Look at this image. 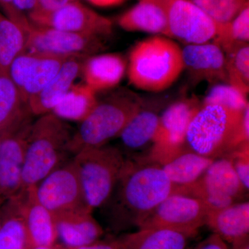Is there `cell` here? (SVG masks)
Listing matches in <instances>:
<instances>
[{"instance_id": "6da1fadb", "label": "cell", "mask_w": 249, "mask_h": 249, "mask_svg": "<svg viewBox=\"0 0 249 249\" xmlns=\"http://www.w3.org/2000/svg\"><path fill=\"white\" fill-rule=\"evenodd\" d=\"M175 191L160 162L152 157L126 159L114 191L103 207L114 230L138 228Z\"/></svg>"}, {"instance_id": "7a4b0ae2", "label": "cell", "mask_w": 249, "mask_h": 249, "mask_svg": "<svg viewBox=\"0 0 249 249\" xmlns=\"http://www.w3.org/2000/svg\"><path fill=\"white\" fill-rule=\"evenodd\" d=\"M245 142H249V105L239 111L201 104L188 126L183 150L216 160Z\"/></svg>"}, {"instance_id": "3957f363", "label": "cell", "mask_w": 249, "mask_h": 249, "mask_svg": "<svg viewBox=\"0 0 249 249\" xmlns=\"http://www.w3.org/2000/svg\"><path fill=\"white\" fill-rule=\"evenodd\" d=\"M127 60L129 85L149 92L168 89L184 71L181 47L166 36L153 35L139 41Z\"/></svg>"}, {"instance_id": "277c9868", "label": "cell", "mask_w": 249, "mask_h": 249, "mask_svg": "<svg viewBox=\"0 0 249 249\" xmlns=\"http://www.w3.org/2000/svg\"><path fill=\"white\" fill-rule=\"evenodd\" d=\"M143 98L132 90L120 88L102 100L73 132L70 152L103 146L118 138L142 106Z\"/></svg>"}, {"instance_id": "5b68a950", "label": "cell", "mask_w": 249, "mask_h": 249, "mask_svg": "<svg viewBox=\"0 0 249 249\" xmlns=\"http://www.w3.org/2000/svg\"><path fill=\"white\" fill-rule=\"evenodd\" d=\"M73 132L66 121L53 113L33 122L22 172V189L36 186L65 162Z\"/></svg>"}, {"instance_id": "8992f818", "label": "cell", "mask_w": 249, "mask_h": 249, "mask_svg": "<svg viewBox=\"0 0 249 249\" xmlns=\"http://www.w3.org/2000/svg\"><path fill=\"white\" fill-rule=\"evenodd\" d=\"M85 202L91 212L109 200L125 163L117 146L106 145L83 149L73 155Z\"/></svg>"}, {"instance_id": "52a82bcc", "label": "cell", "mask_w": 249, "mask_h": 249, "mask_svg": "<svg viewBox=\"0 0 249 249\" xmlns=\"http://www.w3.org/2000/svg\"><path fill=\"white\" fill-rule=\"evenodd\" d=\"M181 193L204 201L211 209L242 201L247 190L242 186L227 157L216 159L197 181L187 186H175Z\"/></svg>"}, {"instance_id": "ba28073f", "label": "cell", "mask_w": 249, "mask_h": 249, "mask_svg": "<svg viewBox=\"0 0 249 249\" xmlns=\"http://www.w3.org/2000/svg\"><path fill=\"white\" fill-rule=\"evenodd\" d=\"M211 210L201 199L173 193L149 214L138 229H170L196 236L198 230L206 224Z\"/></svg>"}, {"instance_id": "9c48e42d", "label": "cell", "mask_w": 249, "mask_h": 249, "mask_svg": "<svg viewBox=\"0 0 249 249\" xmlns=\"http://www.w3.org/2000/svg\"><path fill=\"white\" fill-rule=\"evenodd\" d=\"M36 190L38 200L53 215L71 211L91 212L85 202L73 159L64 162L41 180Z\"/></svg>"}, {"instance_id": "30bf717a", "label": "cell", "mask_w": 249, "mask_h": 249, "mask_svg": "<svg viewBox=\"0 0 249 249\" xmlns=\"http://www.w3.org/2000/svg\"><path fill=\"white\" fill-rule=\"evenodd\" d=\"M24 31L27 39L26 52L61 56H89L106 48L102 37L40 27L31 22Z\"/></svg>"}, {"instance_id": "8fae6325", "label": "cell", "mask_w": 249, "mask_h": 249, "mask_svg": "<svg viewBox=\"0 0 249 249\" xmlns=\"http://www.w3.org/2000/svg\"><path fill=\"white\" fill-rule=\"evenodd\" d=\"M164 9L170 38L197 45L215 38L219 25L191 0H157Z\"/></svg>"}, {"instance_id": "7c38bea8", "label": "cell", "mask_w": 249, "mask_h": 249, "mask_svg": "<svg viewBox=\"0 0 249 249\" xmlns=\"http://www.w3.org/2000/svg\"><path fill=\"white\" fill-rule=\"evenodd\" d=\"M201 106L200 101L196 96H192L180 98L165 107L160 114L152 159L160 163L183 150L188 126Z\"/></svg>"}, {"instance_id": "4fadbf2b", "label": "cell", "mask_w": 249, "mask_h": 249, "mask_svg": "<svg viewBox=\"0 0 249 249\" xmlns=\"http://www.w3.org/2000/svg\"><path fill=\"white\" fill-rule=\"evenodd\" d=\"M28 19L36 25L81 35L107 38L113 32L109 18L98 14L80 0L47 14H29Z\"/></svg>"}, {"instance_id": "5bb4252c", "label": "cell", "mask_w": 249, "mask_h": 249, "mask_svg": "<svg viewBox=\"0 0 249 249\" xmlns=\"http://www.w3.org/2000/svg\"><path fill=\"white\" fill-rule=\"evenodd\" d=\"M70 58L25 51L11 63L8 75L23 101L28 103L31 97L48 84Z\"/></svg>"}, {"instance_id": "9a60e30c", "label": "cell", "mask_w": 249, "mask_h": 249, "mask_svg": "<svg viewBox=\"0 0 249 249\" xmlns=\"http://www.w3.org/2000/svg\"><path fill=\"white\" fill-rule=\"evenodd\" d=\"M165 107V103L143 98L142 106L118 137L126 159L151 157L160 114Z\"/></svg>"}, {"instance_id": "2e32d148", "label": "cell", "mask_w": 249, "mask_h": 249, "mask_svg": "<svg viewBox=\"0 0 249 249\" xmlns=\"http://www.w3.org/2000/svg\"><path fill=\"white\" fill-rule=\"evenodd\" d=\"M31 117L6 134L0 144V202H6L22 192V172Z\"/></svg>"}, {"instance_id": "e0dca14e", "label": "cell", "mask_w": 249, "mask_h": 249, "mask_svg": "<svg viewBox=\"0 0 249 249\" xmlns=\"http://www.w3.org/2000/svg\"><path fill=\"white\" fill-rule=\"evenodd\" d=\"M36 186L23 190L14 197L25 227L29 249L51 247L58 240L54 215L38 200Z\"/></svg>"}, {"instance_id": "ac0fdd59", "label": "cell", "mask_w": 249, "mask_h": 249, "mask_svg": "<svg viewBox=\"0 0 249 249\" xmlns=\"http://www.w3.org/2000/svg\"><path fill=\"white\" fill-rule=\"evenodd\" d=\"M182 51L184 70L193 83H227L225 53L214 42L186 45Z\"/></svg>"}, {"instance_id": "d6986e66", "label": "cell", "mask_w": 249, "mask_h": 249, "mask_svg": "<svg viewBox=\"0 0 249 249\" xmlns=\"http://www.w3.org/2000/svg\"><path fill=\"white\" fill-rule=\"evenodd\" d=\"M127 66V59L121 54H93L85 59L80 75L85 84L95 92L109 91L120 84Z\"/></svg>"}, {"instance_id": "ffe728a7", "label": "cell", "mask_w": 249, "mask_h": 249, "mask_svg": "<svg viewBox=\"0 0 249 249\" xmlns=\"http://www.w3.org/2000/svg\"><path fill=\"white\" fill-rule=\"evenodd\" d=\"M87 57L73 56L69 58L48 84L29 100L28 107L32 115L42 116L53 111L74 85Z\"/></svg>"}, {"instance_id": "44dd1931", "label": "cell", "mask_w": 249, "mask_h": 249, "mask_svg": "<svg viewBox=\"0 0 249 249\" xmlns=\"http://www.w3.org/2000/svg\"><path fill=\"white\" fill-rule=\"evenodd\" d=\"M58 239L67 249H74L99 241L103 228L88 211H71L54 215Z\"/></svg>"}, {"instance_id": "7402d4cb", "label": "cell", "mask_w": 249, "mask_h": 249, "mask_svg": "<svg viewBox=\"0 0 249 249\" xmlns=\"http://www.w3.org/2000/svg\"><path fill=\"white\" fill-rule=\"evenodd\" d=\"M205 225L227 243L232 244L249 237V201H240L222 209L211 210Z\"/></svg>"}, {"instance_id": "603a6c76", "label": "cell", "mask_w": 249, "mask_h": 249, "mask_svg": "<svg viewBox=\"0 0 249 249\" xmlns=\"http://www.w3.org/2000/svg\"><path fill=\"white\" fill-rule=\"evenodd\" d=\"M117 24L129 32H144L170 37L166 15L157 0H138V3L121 14Z\"/></svg>"}, {"instance_id": "cb8c5ba5", "label": "cell", "mask_w": 249, "mask_h": 249, "mask_svg": "<svg viewBox=\"0 0 249 249\" xmlns=\"http://www.w3.org/2000/svg\"><path fill=\"white\" fill-rule=\"evenodd\" d=\"M214 160L185 150L170 156L160 163L174 186L181 187L190 186L197 181Z\"/></svg>"}, {"instance_id": "d4e9b609", "label": "cell", "mask_w": 249, "mask_h": 249, "mask_svg": "<svg viewBox=\"0 0 249 249\" xmlns=\"http://www.w3.org/2000/svg\"><path fill=\"white\" fill-rule=\"evenodd\" d=\"M31 115L9 75L0 73V135L13 132Z\"/></svg>"}, {"instance_id": "484cf974", "label": "cell", "mask_w": 249, "mask_h": 249, "mask_svg": "<svg viewBox=\"0 0 249 249\" xmlns=\"http://www.w3.org/2000/svg\"><path fill=\"white\" fill-rule=\"evenodd\" d=\"M97 93L83 84L73 85L52 113L64 121L81 122L97 105Z\"/></svg>"}, {"instance_id": "4316f807", "label": "cell", "mask_w": 249, "mask_h": 249, "mask_svg": "<svg viewBox=\"0 0 249 249\" xmlns=\"http://www.w3.org/2000/svg\"><path fill=\"white\" fill-rule=\"evenodd\" d=\"M26 34L22 28L0 11V72L7 73L11 63L26 50Z\"/></svg>"}, {"instance_id": "83f0119b", "label": "cell", "mask_w": 249, "mask_h": 249, "mask_svg": "<svg viewBox=\"0 0 249 249\" xmlns=\"http://www.w3.org/2000/svg\"><path fill=\"white\" fill-rule=\"evenodd\" d=\"M27 232L15 198L4 204L0 226V249H28Z\"/></svg>"}, {"instance_id": "f1b7e54d", "label": "cell", "mask_w": 249, "mask_h": 249, "mask_svg": "<svg viewBox=\"0 0 249 249\" xmlns=\"http://www.w3.org/2000/svg\"><path fill=\"white\" fill-rule=\"evenodd\" d=\"M228 84L247 96L249 91V45L235 46L224 52Z\"/></svg>"}, {"instance_id": "f546056e", "label": "cell", "mask_w": 249, "mask_h": 249, "mask_svg": "<svg viewBox=\"0 0 249 249\" xmlns=\"http://www.w3.org/2000/svg\"><path fill=\"white\" fill-rule=\"evenodd\" d=\"M140 231V236L133 249H186L194 236L165 229Z\"/></svg>"}, {"instance_id": "4dcf8cb0", "label": "cell", "mask_w": 249, "mask_h": 249, "mask_svg": "<svg viewBox=\"0 0 249 249\" xmlns=\"http://www.w3.org/2000/svg\"><path fill=\"white\" fill-rule=\"evenodd\" d=\"M217 36L212 42L225 52L235 46L249 43V5L231 21L225 24H218Z\"/></svg>"}, {"instance_id": "1f68e13d", "label": "cell", "mask_w": 249, "mask_h": 249, "mask_svg": "<svg viewBox=\"0 0 249 249\" xmlns=\"http://www.w3.org/2000/svg\"><path fill=\"white\" fill-rule=\"evenodd\" d=\"M217 24L231 22L246 6L249 0H191Z\"/></svg>"}, {"instance_id": "d6a6232c", "label": "cell", "mask_w": 249, "mask_h": 249, "mask_svg": "<svg viewBox=\"0 0 249 249\" xmlns=\"http://www.w3.org/2000/svg\"><path fill=\"white\" fill-rule=\"evenodd\" d=\"M201 104H215L242 111L249 105L247 96L227 83L214 85Z\"/></svg>"}, {"instance_id": "836d02e7", "label": "cell", "mask_w": 249, "mask_h": 249, "mask_svg": "<svg viewBox=\"0 0 249 249\" xmlns=\"http://www.w3.org/2000/svg\"><path fill=\"white\" fill-rule=\"evenodd\" d=\"M249 142L242 144L225 157L231 162L237 178L247 191L249 189Z\"/></svg>"}, {"instance_id": "e575fe53", "label": "cell", "mask_w": 249, "mask_h": 249, "mask_svg": "<svg viewBox=\"0 0 249 249\" xmlns=\"http://www.w3.org/2000/svg\"><path fill=\"white\" fill-rule=\"evenodd\" d=\"M140 231L134 233L121 236L109 242H97L74 249H133L138 242Z\"/></svg>"}, {"instance_id": "d590c367", "label": "cell", "mask_w": 249, "mask_h": 249, "mask_svg": "<svg viewBox=\"0 0 249 249\" xmlns=\"http://www.w3.org/2000/svg\"><path fill=\"white\" fill-rule=\"evenodd\" d=\"M0 9L6 17L9 18L22 29L29 24V20L27 16L19 12L16 9L14 0H0Z\"/></svg>"}, {"instance_id": "8d00e7d4", "label": "cell", "mask_w": 249, "mask_h": 249, "mask_svg": "<svg viewBox=\"0 0 249 249\" xmlns=\"http://www.w3.org/2000/svg\"><path fill=\"white\" fill-rule=\"evenodd\" d=\"M73 1L76 0H37L35 9L29 14H50Z\"/></svg>"}, {"instance_id": "74e56055", "label": "cell", "mask_w": 249, "mask_h": 249, "mask_svg": "<svg viewBox=\"0 0 249 249\" xmlns=\"http://www.w3.org/2000/svg\"><path fill=\"white\" fill-rule=\"evenodd\" d=\"M195 249H229L227 242L213 233L201 242Z\"/></svg>"}, {"instance_id": "f35d334b", "label": "cell", "mask_w": 249, "mask_h": 249, "mask_svg": "<svg viewBox=\"0 0 249 249\" xmlns=\"http://www.w3.org/2000/svg\"><path fill=\"white\" fill-rule=\"evenodd\" d=\"M37 0H14L16 9L22 14L27 15L35 9Z\"/></svg>"}, {"instance_id": "ab89813d", "label": "cell", "mask_w": 249, "mask_h": 249, "mask_svg": "<svg viewBox=\"0 0 249 249\" xmlns=\"http://www.w3.org/2000/svg\"><path fill=\"white\" fill-rule=\"evenodd\" d=\"M93 6L101 8H109L119 6L124 2L125 0H87Z\"/></svg>"}, {"instance_id": "60d3db41", "label": "cell", "mask_w": 249, "mask_h": 249, "mask_svg": "<svg viewBox=\"0 0 249 249\" xmlns=\"http://www.w3.org/2000/svg\"><path fill=\"white\" fill-rule=\"evenodd\" d=\"M231 249H249V237L237 241V242L231 244Z\"/></svg>"}, {"instance_id": "b9f144b4", "label": "cell", "mask_w": 249, "mask_h": 249, "mask_svg": "<svg viewBox=\"0 0 249 249\" xmlns=\"http://www.w3.org/2000/svg\"><path fill=\"white\" fill-rule=\"evenodd\" d=\"M29 249H63V248H62V247H57V246L53 245V246H51V247H32V248H30Z\"/></svg>"}, {"instance_id": "7bdbcfd3", "label": "cell", "mask_w": 249, "mask_h": 249, "mask_svg": "<svg viewBox=\"0 0 249 249\" xmlns=\"http://www.w3.org/2000/svg\"><path fill=\"white\" fill-rule=\"evenodd\" d=\"M4 203L0 202V226L2 221L3 214H4Z\"/></svg>"}, {"instance_id": "ee69618b", "label": "cell", "mask_w": 249, "mask_h": 249, "mask_svg": "<svg viewBox=\"0 0 249 249\" xmlns=\"http://www.w3.org/2000/svg\"><path fill=\"white\" fill-rule=\"evenodd\" d=\"M4 135H0V144H1V141H2L3 138H4Z\"/></svg>"}, {"instance_id": "f6af8a7d", "label": "cell", "mask_w": 249, "mask_h": 249, "mask_svg": "<svg viewBox=\"0 0 249 249\" xmlns=\"http://www.w3.org/2000/svg\"><path fill=\"white\" fill-rule=\"evenodd\" d=\"M0 73H1V72H0Z\"/></svg>"}]
</instances>
